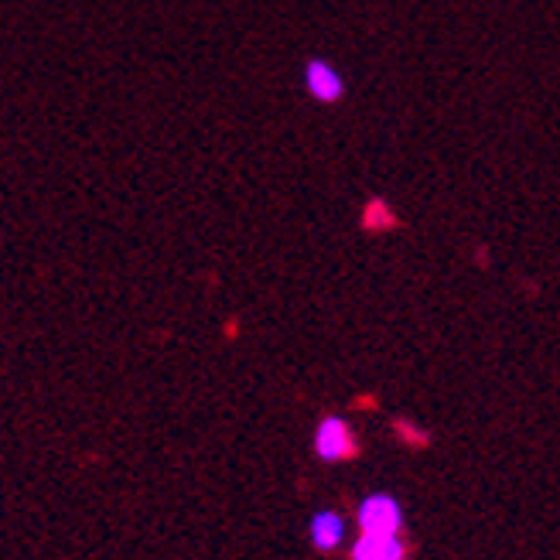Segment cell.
<instances>
[{"label":"cell","instance_id":"cell-5","mask_svg":"<svg viewBox=\"0 0 560 560\" xmlns=\"http://www.w3.org/2000/svg\"><path fill=\"white\" fill-rule=\"evenodd\" d=\"M304 86H307V93H312L318 103H335V100H342V93H346L342 75L335 72V69H328L322 59H312V62H307Z\"/></svg>","mask_w":560,"mask_h":560},{"label":"cell","instance_id":"cell-1","mask_svg":"<svg viewBox=\"0 0 560 560\" xmlns=\"http://www.w3.org/2000/svg\"><path fill=\"white\" fill-rule=\"evenodd\" d=\"M355 526L362 537H404L407 513L397 495L389 492H370L355 510Z\"/></svg>","mask_w":560,"mask_h":560},{"label":"cell","instance_id":"cell-3","mask_svg":"<svg viewBox=\"0 0 560 560\" xmlns=\"http://www.w3.org/2000/svg\"><path fill=\"white\" fill-rule=\"evenodd\" d=\"M346 516L335 513V510H322L312 516V523H307V540H312V547L318 553H335L342 544H346Z\"/></svg>","mask_w":560,"mask_h":560},{"label":"cell","instance_id":"cell-2","mask_svg":"<svg viewBox=\"0 0 560 560\" xmlns=\"http://www.w3.org/2000/svg\"><path fill=\"white\" fill-rule=\"evenodd\" d=\"M312 447H315V458H318V462L335 465V462H349V458H355L359 441H355V434H352V428H349V420H346V417L328 413V417H322V424L315 428Z\"/></svg>","mask_w":560,"mask_h":560},{"label":"cell","instance_id":"cell-4","mask_svg":"<svg viewBox=\"0 0 560 560\" xmlns=\"http://www.w3.org/2000/svg\"><path fill=\"white\" fill-rule=\"evenodd\" d=\"M410 547L404 537H362L352 544L349 560H407Z\"/></svg>","mask_w":560,"mask_h":560}]
</instances>
